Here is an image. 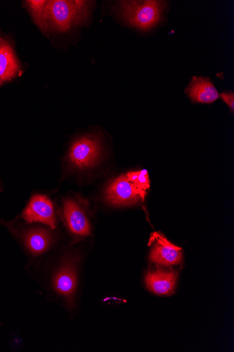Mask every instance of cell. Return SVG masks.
Masks as SVG:
<instances>
[{
	"label": "cell",
	"mask_w": 234,
	"mask_h": 352,
	"mask_svg": "<svg viewBox=\"0 0 234 352\" xmlns=\"http://www.w3.org/2000/svg\"><path fill=\"white\" fill-rule=\"evenodd\" d=\"M150 187L146 170L129 172L108 184L105 190V199L113 206H131L143 201Z\"/></svg>",
	"instance_id": "obj_1"
},
{
	"label": "cell",
	"mask_w": 234,
	"mask_h": 352,
	"mask_svg": "<svg viewBox=\"0 0 234 352\" xmlns=\"http://www.w3.org/2000/svg\"><path fill=\"white\" fill-rule=\"evenodd\" d=\"M104 154L102 142L95 135H84L76 140L69 152V160L74 167L89 170L102 162Z\"/></svg>",
	"instance_id": "obj_4"
},
{
	"label": "cell",
	"mask_w": 234,
	"mask_h": 352,
	"mask_svg": "<svg viewBox=\"0 0 234 352\" xmlns=\"http://www.w3.org/2000/svg\"><path fill=\"white\" fill-rule=\"evenodd\" d=\"M19 71V64L10 43L0 40V80L13 79Z\"/></svg>",
	"instance_id": "obj_11"
},
{
	"label": "cell",
	"mask_w": 234,
	"mask_h": 352,
	"mask_svg": "<svg viewBox=\"0 0 234 352\" xmlns=\"http://www.w3.org/2000/svg\"><path fill=\"white\" fill-rule=\"evenodd\" d=\"M151 240L153 245L150 257L152 263L161 266H172L181 263L183 252L180 248L158 233L154 234Z\"/></svg>",
	"instance_id": "obj_5"
},
{
	"label": "cell",
	"mask_w": 234,
	"mask_h": 352,
	"mask_svg": "<svg viewBox=\"0 0 234 352\" xmlns=\"http://www.w3.org/2000/svg\"><path fill=\"white\" fill-rule=\"evenodd\" d=\"M222 101L229 107L230 110L233 113L234 111V94L233 91L222 92L219 95Z\"/></svg>",
	"instance_id": "obj_14"
},
{
	"label": "cell",
	"mask_w": 234,
	"mask_h": 352,
	"mask_svg": "<svg viewBox=\"0 0 234 352\" xmlns=\"http://www.w3.org/2000/svg\"><path fill=\"white\" fill-rule=\"evenodd\" d=\"M176 280V272L161 270L149 272L145 277L150 291L161 296L172 294L174 292Z\"/></svg>",
	"instance_id": "obj_10"
},
{
	"label": "cell",
	"mask_w": 234,
	"mask_h": 352,
	"mask_svg": "<svg viewBox=\"0 0 234 352\" xmlns=\"http://www.w3.org/2000/svg\"><path fill=\"white\" fill-rule=\"evenodd\" d=\"M56 292L63 296L70 304L73 302L78 285V274L72 261L65 262L54 278Z\"/></svg>",
	"instance_id": "obj_8"
},
{
	"label": "cell",
	"mask_w": 234,
	"mask_h": 352,
	"mask_svg": "<svg viewBox=\"0 0 234 352\" xmlns=\"http://www.w3.org/2000/svg\"><path fill=\"white\" fill-rule=\"evenodd\" d=\"M190 100L198 104H212L219 99V92L207 78L194 77L186 89Z\"/></svg>",
	"instance_id": "obj_9"
},
{
	"label": "cell",
	"mask_w": 234,
	"mask_h": 352,
	"mask_svg": "<svg viewBox=\"0 0 234 352\" xmlns=\"http://www.w3.org/2000/svg\"><path fill=\"white\" fill-rule=\"evenodd\" d=\"M63 213L67 225L71 232L78 237L91 234L89 219L84 208L76 201L66 199L63 204Z\"/></svg>",
	"instance_id": "obj_7"
},
{
	"label": "cell",
	"mask_w": 234,
	"mask_h": 352,
	"mask_svg": "<svg viewBox=\"0 0 234 352\" xmlns=\"http://www.w3.org/2000/svg\"><path fill=\"white\" fill-rule=\"evenodd\" d=\"M22 217L28 223L41 222L56 228V219L52 202L47 197L35 195L30 199Z\"/></svg>",
	"instance_id": "obj_6"
},
{
	"label": "cell",
	"mask_w": 234,
	"mask_h": 352,
	"mask_svg": "<svg viewBox=\"0 0 234 352\" xmlns=\"http://www.w3.org/2000/svg\"><path fill=\"white\" fill-rule=\"evenodd\" d=\"M27 5L37 24L46 30L49 24V1L45 0H30Z\"/></svg>",
	"instance_id": "obj_13"
},
{
	"label": "cell",
	"mask_w": 234,
	"mask_h": 352,
	"mask_svg": "<svg viewBox=\"0 0 234 352\" xmlns=\"http://www.w3.org/2000/svg\"><path fill=\"white\" fill-rule=\"evenodd\" d=\"M167 3L163 1H121L119 12L130 25L148 31L159 24L163 17Z\"/></svg>",
	"instance_id": "obj_2"
},
{
	"label": "cell",
	"mask_w": 234,
	"mask_h": 352,
	"mask_svg": "<svg viewBox=\"0 0 234 352\" xmlns=\"http://www.w3.org/2000/svg\"><path fill=\"white\" fill-rule=\"evenodd\" d=\"M51 236L42 229H32L25 235V243L27 249L35 254H40L48 250L51 245Z\"/></svg>",
	"instance_id": "obj_12"
},
{
	"label": "cell",
	"mask_w": 234,
	"mask_h": 352,
	"mask_svg": "<svg viewBox=\"0 0 234 352\" xmlns=\"http://www.w3.org/2000/svg\"><path fill=\"white\" fill-rule=\"evenodd\" d=\"M92 2L49 1V23L57 30L68 31L71 27L85 23L89 19Z\"/></svg>",
	"instance_id": "obj_3"
}]
</instances>
